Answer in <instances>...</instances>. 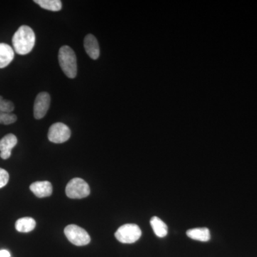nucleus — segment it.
I'll return each mask as SVG.
<instances>
[{"instance_id":"nucleus-1","label":"nucleus","mask_w":257,"mask_h":257,"mask_svg":"<svg viewBox=\"0 0 257 257\" xmlns=\"http://www.w3.org/2000/svg\"><path fill=\"white\" fill-rule=\"evenodd\" d=\"M13 45L18 55H28L35 47V32L30 27L23 25L15 32L13 37Z\"/></svg>"},{"instance_id":"nucleus-2","label":"nucleus","mask_w":257,"mask_h":257,"mask_svg":"<svg viewBox=\"0 0 257 257\" xmlns=\"http://www.w3.org/2000/svg\"><path fill=\"white\" fill-rule=\"evenodd\" d=\"M59 63L65 75L73 79L77 76V57L73 50L69 46L61 47L58 55Z\"/></svg>"},{"instance_id":"nucleus-3","label":"nucleus","mask_w":257,"mask_h":257,"mask_svg":"<svg viewBox=\"0 0 257 257\" xmlns=\"http://www.w3.org/2000/svg\"><path fill=\"white\" fill-rule=\"evenodd\" d=\"M115 237L123 243L136 242L142 236V231L138 225L126 224L120 226L115 232Z\"/></svg>"},{"instance_id":"nucleus-4","label":"nucleus","mask_w":257,"mask_h":257,"mask_svg":"<svg viewBox=\"0 0 257 257\" xmlns=\"http://www.w3.org/2000/svg\"><path fill=\"white\" fill-rule=\"evenodd\" d=\"M64 234L67 239L76 246H85L91 241L90 236L87 231L77 225L70 224L66 226Z\"/></svg>"},{"instance_id":"nucleus-5","label":"nucleus","mask_w":257,"mask_h":257,"mask_svg":"<svg viewBox=\"0 0 257 257\" xmlns=\"http://www.w3.org/2000/svg\"><path fill=\"white\" fill-rule=\"evenodd\" d=\"M90 194V189L85 181L81 178L72 179L66 187V194L70 199H82Z\"/></svg>"},{"instance_id":"nucleus-6","label":"nucleus","mask_w":257,"mask_h":257,"mask_svg":"<svg viewBox=\"0 0 257 257\" xmlns=\"http://www.w3.org/2000/svg\"><path fill=\"white\" fill-rule=\"evenodd\" d=\"M71 137V131L63 123H55L50 126L48 132V139L55 144H62L68 141Z\"/></svg>"},{"instance_id":"nucleus-7","label":"nucleus","mask_w":257,"mask_h":257,"mask_svg":"<svg viewBox=\"0 0 257 257\" xmlns=\"http://www.w3.org/2000/svg\"><path fill=\"white\" fill-rule=\"evenodd\" d=\"M50 96L47 92L37 94L34 104V116L35 119H42L46 115L50 106Z\"/></svg>"},{"instance_id":"nucleus-8","label":"nucleus","mask_w":257,"mask_h":257,"mask_svg":"<svg viewBox=\"0 0 257 257\" xmlns=\"http://www.w3.org/2000/svg\"><path fill=\"white\" fill-rule=\"evenodd\" d=\"M18 144V138L13 134H8L0 140V157L8 160L12 155V150Z\"/></svg>"},{"instance_id":"nucleus-9","label":"nucleus","mask_w":257,"mask_h":257,"mask_svg":"<svg viewBox=\"0 0 257 257\" xmlns=\"http://www.w3.org/2000/svg\"><path fill=\"white\" fill-rule=\"evenodd\" d=\"M84 46L86 52L92 60H97L100 54L97 40L93 35H87L84 40Z\"/></svg>"},{"instance_id":"nucleus-10","label":"nucleus","mask_w":257,"mask_h":257,"mask_svg":"<svg viewBox=\"0 0 257 257\" xmlns=\"http://www.w3.org/2000/svg\"><path fill=\"white\" fill-rule=\"evenodd\" d=\"M30 189L39 198L50 197L52 194V184L48 181L34 182L30 185Z\"/></svg>"},{"instance_id":"nucleus-11","label":"nucleus","mask_w":257,"mask_h":257,"mask_svg":"<svg viewBox=\"0 0 257 257\" xmlns=\"http://www.w3.org/2000/svg\"><path fill=\"white\" fill-rule=\"evenodd\" d=\"M14 57V50L8 44L0 43V68L8 67Z\"/></svg>"},{"instance_id":"nucleus-12","label":"nucleus","mask_w":257,"mask_h":257,"mask_svg":"<svg viewBox=\"0 0 257 257\" xmlns=\"http://www.w3.org/2000/svg\"><path fill=\"white\" fill-rule=\"evenodd\" d=\"M187 235L192 239L197 240L203 242L209 241L211 239L210 231L206 227L189 229L187 231Z\"/></svg>"},{"instance_id":"nucleus-13","label":"nucleus","mask_w":257,"mask_h":257,"mask_svg":"<svg viewBox=\"0 0 257 257\" xmlns=\"http://www.w3.org/2000/svg\"><path fill=\"white\" fill-rule=\"evenodd\" d=\"M36 221L32 217L19 219L15 223V228L19 232L28 233L35 229Z\"/></svg>"},{"instance_id":"nucleus-14","label":"nucleus","mask_w":257,"mask_h":257,"mask_svg":"<svg viewBox=\"0 0 257 257\" xmlns=\"http://www.w3.org/2000/svg\"><path fill=\"white\" fill-rule=\"evenodd\" d=\"M152 229L158 237L163 238L167 236L168 233V228L167 224L162 219L157 216H153L150 220Z\"/></svg>"},{"instance_id":"nucleus-15","label":"nucleus","mask_w":257,"mask_h":257,"mask_svg":"<svg viewBox=\"0 0 257 257\" xmlns=\"http://www.w3.org/2000/svg\"><path fill=\"white\" fill-rule=\"evenodd\" d=\"M35 3L43 9L52 12L60 11L62 7L60 0H35Z\"/></svg>"},{"instance_id":"nucleus-16","label":"nucleus","mask_w":257,"mask_h":257,"mask_svg":"<svg viewBox=\"0 0 257 257\" xmlns=\"http://www.w3.org/2000/svg\"><path fill=\"white\" fill-rule=\"evenodd\" d=\"M18 119L16 115L13 113L0 112V124L9 125L13 124Z\"/></svg>"},{"instance_id":"nucleus-17","label":"nucleus","mask_w":257,"mask_h":257,"mask_svg":"<svg viewBox=\"0 0 257 257\" xmlns=\"http://www.w3.org/2000/svg\"><path fill=\"white\" fill-rule=\"evenodd\" d=\"M15 105L11 101L3 99L0 96V112L12 113L14 110Z\"/></svg>"},{"instance_id":"nucleus-18","label":"nucleus","mask_w":257,"mask_h":257,"mask_svg":"<svg viewBox=\"0 0 257 257\" xmlns=\"http://www.w3.org/2000/svg\"><path fill=\"white\" fill-rule=\"evenodd\" d=\"M10 175L6 170L0 168V189L5 187L9 182Z\"/></svg>"},{"instance_id":"nucleus-19","label":"nucleus","mask_w":257,"mask_h":257,"mask_svg":"<svg viewBox=\"0 0 257 257\" xmlns=\"http://www.w3.org/2000/svg\"><path fill=\"white\" fill-rule=\"evenodd\" d=\"M11 255H10V251H8V250H1L0 251V257H10Z\"/></svg>"}]
</instances>
